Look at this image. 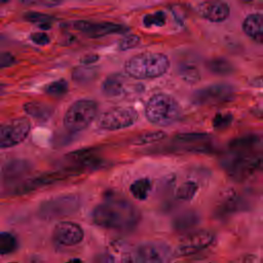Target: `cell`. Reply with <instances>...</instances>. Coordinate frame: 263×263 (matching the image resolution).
Returning a JSON list of instances; mask_svg holds the SVG:
<instances>
[{
  "instance_id": "6da1fadb",
  "label": "cell",
  "mask_w": 263,
  "mask_h": 263,
  "mask_svg": "<svg viewBox=\"0 0 263 263\" xmlns=\"http://www.w3.org/2000/svg\"><path fill=\"white\" fill-rule=\"evenodd\" d=\"M262 138L253 134L232 140L222 159L226 173L236 181L249 178L262 163Z\"/></svg>"
},
{
  "instance_id": "7a4b0ae2",
  "label": "cell",
  "mask_w": 263,
  "mask_h": 263,
  "mask_svg": "<svg viewBox=\"0 0 263 263\" xmlns=\"http://www.w3.org/2000/svg\"><path fill=\"white\" fill-rule=\"evenodd\" d=\"M92 220L104 228L128 231L138 225L141 213L130 201L112 196L95 208Z\"/></svg>"
},
{
  "instance_id": "3957f363",
  "label": "cell",
  "mask_w": 263,
  "mask_h": 263,
  "mask_svg": "<svg viewBox=\"0 0 263 263\" xmlns=\"http://www.w3.org/2000/svg\"><path fill=\"white\" fill-rule=\"evenodd\" d=\"M170 67L168 58L159 52H142L132 57L124 66L126 74L136 79L156 78Z\"/></svg>"
},
{
  "instance_id": "277c9868",
  "label": "cell",
  "mask_w": 263,
  "mask_h": 263,
  "mask_svg": "<svg viewBox=\"0 0 263 263\" xmlns=\"http://www.w3.org/2000/svg\"><path fill=\"white\" fill-rule=\"evenodd\" d=\"M179 103L170 95L156 93L152 96L145 107L146 118L153 124L167 126L175 123L181 116Z\"/></svg>"
},
{
  "instance_id": "5b68a950",
  "label": "cell",
  "mask_w": 263,
  "mask_h": 263,
  "mask_svg": "<svg viewBox=\"0 0 263 263\" xmlns=\"http://www.w3.org/2000/svg\"><path fill=\"white\" fill-rule=\"evenodd\" d=\"M98 105L91 100H78L74 102L64 116V125L70 132L85 129L96 118Z\"/></svg>"
},
{
  "instance_id": "8992f818",
  "label": "cell",
  "mask_w": 263,
  "mask_h": 263,
  "mask_svg": "<svg viewBox=\"0 0 263 263\" xmlns=\"http://www.w3.org/2000/svg\"><path fill=\"white\" fill-rule=\"evenodd\" d=\"M138 119V112L133 107H114L100 115L98 125L107 130H116L133 125Z\"/></svg>"
},
{
  "instance_id": "52a82bcc",
  "label": "cell",
  "mask_w": 263,
  "mask_h": 263,
  "mask_svg": "<svg viewBox=\"0 0 263 263\" xmlns=\"http://www.w3.org/2000/svg\"><path fill=\"white\" fill-rule=\"evenodd\" d=\"M80 200L76 195H65L46 200L39 208L41 218L51 220L71 215L79 208Z\"/></svg>"
},
{
  "instance_id": "ba28073f",
  "label": "cell",
  "mask_w": 263,
  "mask_h": 263,
  "mask_svg": "<svg viewBox=\"0 0 263 263\" xmlns=\"http://www.w3.org/2000/svg\"><path fill=\"white\" fill-rule=\"evenodd\" d=\"M30 121L26 117L11 119L0 125V149L22 143L30 133Z\"/></svg>"
},
{
  "instance_id": "9c48e42d",
  "label": "cell",
  "mask_w": 263,
  "mask_h": 263,
  "mask_svg": "<svg viewBox=\"0 0 263 263\" xmlns=\"http://www.w3.org/2000/svg\"><path fill=\"white\" fill-rule=\"evenodd\" d=\"M214 238V233L209 230H199L190 233L180 240L174 251V256H189L196 254L209 247Z\"/></svg>"
},
{
  "instance_id": "30bf717a",
  "label": "cell",
  "mask_w": 263,
  "mask_h": 263,
  "mask_svg": "<svg viewBox=\"0 0 263 263\" xmlns=\"http://www.w3.org/2000/svg\"><path fill=\"white\" fill-rule=\"evenodd\" d=\"M135 254L142 263H166L174 251L164 242L150 241L140 245Z\"/></svg>"
},
{
  "instance_id": "8fae6325",
  "label": "cell",
  "mask_w": 263,
  "mask_h": 263,
  "mask_svg": "<svg viewBox=\"0 0 263 263\" xmlns=\"http://www.w3.org/2000/svg\"><path fill=\"white\" fill-rule=\"evenodd\" d=\"M234 90L226 84H215L198 89L192 97L197 105H213L229 101L233 98Z\"/></svg>"
},
{
  "instance_id": "7c38bea8",
  "label": "cell",
  "mask_w": 263,
  "mask_h": 263,
  "mask_svg": "<svg viewBox=\"0 0 263 263\" xmlns=\"http://www.w3.org/2000/svg\"><path fill=\"white\" fill-rule=\"evenodd\" d=\"M72 27L91 38H99L112 34H119L128 31V28L114 23H90L86 21H76Z\"/></svg>"
},
{
  "instance_id": "4fadbf2b",
  "label": "cell",
  "mask_w": 263,
  "mask_h": 263,
  "mask_svg": "<svg viewBox=\"0 0 263 263\" xmlns=\"http://www.w3.org/2000/svg\"><path fill=\"white\" fill-rule=\"evenodd\" d=\"M54 240L63 246H74L83 238L82 228L73 222L63 221L58 223L53 229Z\"/></svg>"
},
{
  "instance_id": "5bb4252c",
  "label": "cell",
  "mask_w": 263,
  "mask_h": 263,
  "mask_svg": "<svg viewBox=\"0 0 263 263\" xmlns=\"http://www.w3.org/2000/svg\"><path fill=\"white\" fill-rule=\"evenodd\" d=\"M195 10L201 17L214 23L225 21L230 13L228 4L223 1L201 2L196 5Z\"/></svg>"
},
{
  "instance_id": "9a60e30c",
  "label": "cell",
  "mask_w": 263,
  "mask_h": 263,
  "mask_svg": "<svg viewBox=\"0 0 263 263\" xmlns=\"http://www.w3.org/2000/svg\"><path fill=\"white\" fill-rule=\"evenodd\" d=\"M71 164L73 165L71 171H92L99 168L103 161L98 157L92 150H79L71 153L68 156Z\"/></svg>"
},
{
  "instance_id": "2e32d148",
  "label": "cell",
  "mask_w": 263,
  "mask_h": 263,
  "mask_svg": "<svg viewBox=\"0 0 263 263\" xmlns=\"http://www.w3.org/2000/svg\"><path fill=\"white\" fill-rule=\"evenodd\" d=\"M210 139L211 137L206 134L191 133V134H180L175 137L174 141L189 151L204 152L210 147V144H209Z\"/></svg>"
},
{
  "instance_id": "e0dca14e",
  "label": "cell",
  "mask_w": 263,
  "mask_h": 263,
  "mask_svg": "<svg viewBox=\"0 0 263 263\" xmlns=\"http://www.w3.org/2000/svg\"><path fill=\"white\" fill-rule=\"evenodd\" d=\"M242 30L251 39L261 43L263 41V15L259 13L249 14L243 20Z\"/></svg>"
},
{
  "instance_id": "ac0fdd59",
  "label": "cell",
  "mask_w": 263,
  "mask_h": 263,
  "mask_svg": "<svg viewBox=\"0 0 263 263\" xmlns=\"http://www.w3.org/2000/svg\"><path fill=\"white\" fill-rule=\"evenodd\" d=\"M31 163L22 160V159H14L7 162L2 170L3 178L6 182H13L18 180L20 178L24 177L27 173L31 171Z\"/></svg>"
},
{
  "instance_id": "d6986e66",
  "label": "cell",
  "mask_w": 263,
  "mask_h": 263,
  "mask_svg": "<svg viewBox=\"0 0 263 263\" xmlns=\"http://www.w3.org/2000/svg\"><path fill=\"white\" fill-rule=\"evenodd\" d=\"M102 90L105 96L110 98L123 96L126 91L124 77L121 74H111L103 82Z\"/></svg>"
},
{
  "instance_id": "ffe728a7",
  "label": "cell",
  "mask_w": 263,
  "mask_h": 263,
  "mask_svg": "<svg viewBox=\"0 0 263 263\" xmlns=\"http://www.w3.org/2000/svg\"><path fill=\"white\" fill-rule=\"evenodd\" d=\"M24 110L31 116L37 119H47L52 114V108L43 103L30 102L24 105Z\"/></svg>"
},
{
  "instance_id": "44dd1931",
  "label": "cell",
  "mask_w": 263,
  "mask_h": 263,
  "mask_svg": "<svg viewBox=\"0 0 263 263\" xmlns=\"http://www.w3.org/2000/svg\"><path fill=\"white\" fill-rule=\"evenodd\" d=\"M198 216L193 212H186L180 215L174 221V227L178 231L188 230L198 223Z\"/></svg>"
},
{
  "instance_id": "7402d4cb",
  "label": "cell",
  "mask_w": 263,
  "mask_h": 263,
  "mask_svg": "<svg viewBox=\"0 0 263 263\" xmlns=\"http://www.w3.org/2000/svg\"><path fill=\"white\" fill-rule=\"evenodd\" d=\"M206 68L218 75H228L233 71L232 65L223 58H215L206 63Z\"/></svg>"
},
{
  "instance_id": "603a6c76",
  "label": "cell",
  "mask_w": 263,
  "mask_h": 263,
  "mask_svg": "<svg viewBox=\"0 0 263 263\" xmlns=\"http://www.w3.org/2000/svg\"><path fill=\"white\" fill-rule=\"evenodd\" d=\"M129 190L134 197L139 200H144L151 191V182L148 179H139L130 185Z\"/></svg>"
},
{
  "instance_id": "cb8c5ba5",
  "label": "cell",
  "mask_w": 263,
  "mask_h": 263,
  "mask_svg": "<svg viewBox=\"0 0 263 263\" xmlns=\"http://www.w3.org/2000/svg\"><path fill=\"white\" fill-rule=\"evenodd\" d=\"M198 190V185L193 181H187L182 183L176 191V196L181 200H190L193 198Z\"/></svg>"
},
{
  "instance_id": "d4e9b609",
  "label": "cell",
  "mask_w": 263,
  "mask_h": 263,
  "mask_svg": "<svg viewBox=\"0 0 263 263\" xmlns=\"http://www.w3.org/2000/svg\"><path fill=\"white\" fill-rule=\"evenodd\" d=\"M25 18L28 22H31L33 24H37L38 27L46 30L51 27V22L53 21V17L44 13L40 12H29L25 14Z\"/></svg>"
},
{
  "instance_id": "484cf974",
  "label": "cell",
  "mask_w": 263,
  "mask_h": 263,
  "mask_svg": "<svg viewBox=\"0 0 263 263\" xmlns=\"http://www.w3.org/2000/svg\"><path fill=\"white\" fill-rule=\"evenodd\" d=\"M179 75L184 81L188 83H195L200 79V74L198 69L195 66L188 65V64L182 65L179 68Z\"/></svg>"
},
{
  "instance_id": "4316f807",
  "label": "cell",
  "mask_w": 263,
  "mask_h": 263,
  "mask_svg": "<svg viewBox=\"0 0 263 263\" xmlns=\"http://www.w3.org/2000/svg\"><path fill=\"white\" fill-rule=\"evenodd\" d=\"M238 208V197L235 192L227 191L220 203V210L222 213H232Z\"/></svg>"
},
{
  "instance_id": "83f0119b",
  "label": "cell",
  "mask_w": 263,
  "mask_h": 263,
  "mask_svg": "<svg viewBox=\"0 0 263 263\" xmlns=\"http://www.w3.org/2000/svg\"><path fill=\"white\" fill-rule=\"evenodd\" d=\"M16 239L9 232L0 233V253L9 254L16 249Z\"/></svg>"
},
{
  "instance_id": "f1b7e54d",
  "label": "cell",
  "mask_w": 263,
  "mask_h": 263,
  "mask_svg": "<svg viewBox=\"0 0 263 263\" xmlns=\"http://www.w3.org/2000/svg\"><path fill=\"white\" fill-rule=\"evenodd\" d=\"M68 90V82L64 79H60L51 82L45 88V91L53 97H60L67 92Z\"/></svg>"
},
{
  "instance_id": "f546056e",
  "label": "cell",
  "mask_w": 263,
  "mask_h": 263,
  "mask_svg": "<svg viewBox=\"0 0 263 263\" xmlns=\"http://www.w3.org/2000/svg\"><path fill=\"white\" fill-rule=\"evenodd\" d=\"M96 75V70L86 66L78 67L73 71V79L78 82L91 80Z\"/></svg>"
},
{
  "instance_id": "4dcf8cb0",
  "label": "cell",
  "mask_w": 263,
  "mask_h": 263,
  "mask_svg": "<svg viewBox=\"0 0 263 263\" xmlns=\"http://www.w3.org/2000/svg\"><path fill=\"white\" fill-rule=\"evenodd\" d=\"M166 16L162 11H156L153 13L146 14L143 17V24L145 27H151V26H163L165 24Z\"/></svg>"
},
{
  "instance_id": "1f68e13d",
  "label": "cell",
  "mask_w": 263,
  "mask_h": 263,
  "mask_svg": "<svg viewBox=\"0 0 263 263\" xmlns=\"http://www.w3.org/2000/svg\"><path fill=\"white\" fill-rule=\"evenodd\" d=\"M232 118L230 113H218L213 119V126L215 129H224L230 125Z\"/></svg>"
},
{
  "instance_id": "d6a6232c",
  "label": "cell",
  "mask_w": 263,
  "mask_h": 263,
  "mask_svg": "<svg viewBox=\"0 0 263 263\" xmlns=\"http://www.w3.org/2000/svg\"><path fill=\"white\" fill-rule=\"evenodd\" d=\"M165 137V134L162 132H152V133H147L143 134L140 137H138L135 141V144L138 145H143V144H149L158 140H161L162 138Z\"/></svg>"
},
{
  "instance_id": "836d02e7",
  "label": "cell",
  "mask_w": 263,
  "mask_h": 263,
  "mask_svg": "<svg viewBox=\"0 0 263 263\" xmlns=\"http://www.w3.org/2000/svg\"><path fill=\"white\" fill-rule=\"evenodd\" d=\"M140 43V37L134 34H129L126 35L125 37H123L119 43H118V49L119 50H127L130 49L133 47H136L137 45H139Z\"/></svg>"
},
{
  "instance_id": "e575fe53",
  "label": "cell",
  "mask_w": 263,
  "mask_h": 263,
  "mask_svg": "<svg viewBox=\"0 0 263 263\" xmlns=\"http://www.w3.org/2000/svg\"><path fill=\"white\" fill-rule=\"evenodd\" d=\"M31 40L38 44V45H46L49 43V37L47 36V34L45 33H41V32H35L32 33L30 36Z\"/></svg>"
},
{
  "instance_id": "d590c367",
  "label": "cell",
  "mask_w": 263,
  "mask_h": 263,
  "mask_svg": "<svg viewBox=\"0 0 263 263\" xmlns=\"http://www.w3.org/2000/svg\"><path fill=\"white\" fill-rule=\"evenodd\" d=\"M14 63H15V59L12 54L7 53V52L0 53V69L9 67V66L13 65Z\"/></svg>"
},
{
  "instance_id": "8d00e7d4",
  "label": "cell",
  "mask_w": 263,
  "mask_h": 263,
  "mask_svg": "<svg viewBox=\"0 0 263 263\" xmlns=\"http://www.w3.org/2000/svg\"><path fill=\"white\" fill-rule=\"evenodd\" d=\"M119 263H142V262L139 260V258L136 256V254L126 253L121 256Z\"/></svg>"
},
{
  "instance_id": "74e56055",
  "label": "cell",
  "mask_w": 263,
  "mask_h": 263,
  "mask_svg": "<svg viewBox=\"0 0 263 263\" xmlns=\"http://www.w3.org/2000/svg\"><path fill=\"white\" fill-rule=\"evenodd\" d=\"M98 60H99V55H97V54H88V55H86V57L81 59V63L84 66H88L90 64H93Z\"/></svg>"
},
{
  "instance_id": "f35d334b",
  "label": "cell",
  "mask_w": 263,
  "mask_h": 263,
  "mask_svg": "<svg viewBox=\"0 0 263 263\" xmlns=\"http://www.w3.org/2000/svg\"><path fill=\"white\" fill-rule=\"evenodd\" d=\"M253 113L259 117V118H263V101L258 103L254 108H253Z\"/></svg>"
},
{
  "instance_id": "ab89813d",
  "label": "cell",
  "mask_w": 263,
  "mask_h": 263,
  "mask_svg": "<svg viewBox=\"0 0 263 263\" xmlns=\"http://www.w3.org/2000/svg\"><path fill=\"white\" fill-rule=\"evenodd\" d=\"M250 84L252 86H255V87H261L263 88V76H260V77H257V78H254Z\"/></svg>"
},
{
  "instance_id": "60d3db41",
  "label": "cell",
  "mask_w": 263,
  "mask_h": 263,
  "mask_svg": "<svg viewBox=\"0 0 263 263\" xmlns=\"http://www.w3.org/2000/svg\"><path fill=\"white\" fill-rule=\"evenodd\" d=\"M67 263H82V261H81V260H79V259H77V258H75V259H71V260H69Z\"/></svg>"
}]
</instances>
